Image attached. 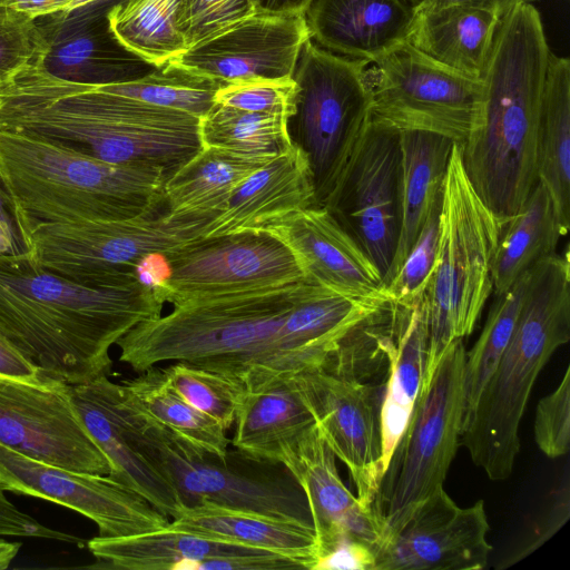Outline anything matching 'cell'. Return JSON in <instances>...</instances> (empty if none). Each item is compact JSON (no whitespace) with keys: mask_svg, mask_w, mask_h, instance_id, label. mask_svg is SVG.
<instances>
[{"mask_svg":"<svg viewBox=\"0 0 570 570\" xmlns=\"http://www.w3.org/2000/svg\"><path fill=\"white\" fill-rule=\"evenodd\" d=\"M164 304L138 275L83 285L0 258V335L43 376L69 385L108 375L110 347Z\"/></svg>","mask_w":570,"mask_h":570,"instance_id":"6da1fadb","label":"cell"},{"mask_svg":"<svg viewBox=\"0 0 570 570\" xmlns=\"http://www.w3.org/2000/svg\"><path fill=\"white\" fill-rule=\"evenodd\" d=\"M0 130L56 140L114 164L159 167L167 177L202 148L199 118L56 78L33 62L0 81Z\"/></svg>","mask_w":570,"mask_h":570,"instance_id":"7a4b0ae2","label":"cell"},{"mask_svg":"<svg viewBox=\"0 0 570 570\" xmlns=\"http://www.w3.org/2000/svg\"><path fill=\"white\" fill-rule=\"evenodd\" d=\"M304 284L173 304L170 313L137 324L116 343L119 361L136 373L184 362L236 379L249 392L313 371L282 336Z\"/></svg>","mask_w":570,"mask_h":570,"instance_id":"3957f363","label":"cell"},{"mask_svg":"<svg viewBox=\"0 0 570 570\" xmlns=\"http://www.w3.org/2000/svg\"><path fill=\"white\" fill-rule=\"evenodd\" d=\"M550 49L532 3L515 7L495 32L482 92L461 160L475 193L502 226L538 181V129Z\"/></svg>","mask_w":570,"mask_h":570,"instance_id":"277c9868","label":"cell"},{"mask_svg":"<svg viewBox=\"0 0 570 570\" xmlns=\"http://www.w3.org/2000/svg\"><path fill=\"white\" fill-rule=\"evenodd\" d=\"M569 340V254L553 253L529 269L511 340L462 428L460 445L490 480L511 475L532 389L554 352Z\"/></svg>","mask_w":570,"mask_h":570,"instance_id":"5b68a950","label":"cell"},{"mask_svg":"<svg viewBox=\"0 0 570 570\" xmlns=\"http://www.w3.org/2000/svg\"><path fill=\"white\" fill-rule=\"evenodd\" d=\"M0 174L31 226L132 218L165 206L163 168L109 163L21 132L0 130Z\"/></svg>","mask_w":570,"mask_h":570,"instance_id":"8992f818","label":"cell"},{"mask_svg":"<svg viewBox=\"0 0 570 570\" xmlns=\"http://www.w3.org/2000/svg\"><path fill=\"white\" fill-rule=\"evenodd\" d=\"M499 235V222L475 193L460 144L454 142L442 187L436 265L425 291L429 341L423 380L454 340L473 332L493 291Z\"/></svg>","mask_w":570,"mask_h":570,"instance_id":"52a82bcc","label":"cell"},{"mask_svg":"<svg viewBox=\"0 0 570 570\" xmlns=\"http://www.w3.org/2000/svg\"><path fill=\"white\" fill-rule=\"evenodd\" d=\"M114 403L130 442L175 488L185 507L212 503L314 529L307 498L285 465L237 450H228L224 460L198 452L129 404L118 383Z\"/></svg>","mask_w":570,"mask_h":570,"instance_id":"ba28073f","label":"cell"},{"mask_svg":"<svg viewBox=\"0 0 570 570\" xmlns=\"http://www.w3.org/2000/svg\"><path fill=\"white\" fill-rule=\"evenodd\" d=\"M465 355L463 340H454L422 382L372 503L383 525L382 541L403 524L420 502L443 487L464 422Z\"/></svg>","mask_w":570,"mask_h":570,"instance_id":"9c48e42d","label":"cell"},{"mask_svg":"<svg viewBox=\"0 0 570 570\" xmlns=\"http://www.w3.org/2000/svg\"><path fill=\"white\" fill-rule=\"evenodd\" d=\"M370 61L333 53L308 39L292 79V142L306 155L317 207H322L353 151L371 111Z\"/></svg>","mask_w":570,"mask_h":570,"instance_id":"30bf717a","label":"cell"},{"mask_svg":"<svg viewBox=\"0 0 570 570\" xmlns=\"http://www.w3.org/2000/svg\"><path fill=\"white\" fill-rule=\"evenodd\" d=\"M209 219H180L166 210L125 219L39 223L31 265L83 285L137 276L150 256H165L204 238Z\"/></svg>","mask_w":570,"mask_h":570,"instance_id":"8fae6325","label":"cell"},{"mask_svg":"<svg viewBox=\"0 0 570 570\" xmlns=\"http://www.w3.org/2000/svg\"><path fill=\"white\" fill-rule=\"evenodd\" d=\"M370 116L400 131L417 130L462 144L482 92L474 79L431 59L407 40L366 68Z\"/></svg>","mask_w":570,"mask_h":570,"instance_id":"7c38bea8","label":"cell"},{"mask_svg":"<svg viewBox=\"0 0 570 570\" xmlns=\"http://www.w3.org/2000/svg\"><path fill=\"white\" fill-rule=\"evenodd\" d=\"M322 207L387 282L402 225L401 131L371 116Z\"/></svg>","mask_w":570,"mask_h":570,"instance_id":"4fadbf2b","label":"cell"},{"mask_svg":"<svg viewBox=\"0 0 570 570\" xmlns=\"http://www.w3.org/2000/svg\"><path fill=\"white\" fill-rule=\"evenodd\" d=\"M163 257L159 293L170 304L305 282L291 249L263 230L202 238Z\"/></svg>","mask_w":570,"mask_h":570,"instance_id":"5bb4252c","label":"cell"},{"mask_svg":"<svg viewBox=\"0 0 570 570\" xmlns=\"http://www.w3.org/2000/svg\"><path fill=\"white\" fill-rule=\"evenodd\" d=\"M0 444L70 471L108 475L109 461L87 432L70 385L0 375Z\"/></svg>","mask_w":570,"mask_h":570,"instance_id":"9a60e30c","label":"cell"},{"mask_svg":"<svg viewBox=\"0 0 570 570\" xmlns=\"http://www.w3.org/2000/svg\"><path fill=\"white\" fill-rule=\"evenodd\" d=\"M0 482L6 491L36 497L94 521L99 537L121 538L168 527V517L141 494L104 474L42 463L0 444Z\"/></svg>","mask_w":570,"mask_h":570,"instance_id":"2e32d148","label":"cell"},{"mask_svg":"<svg viewBox=\"0 0 570 570\" xmlns=\"http://www.w3.org/2000/svg\"><path fill=\"white\" fill-rule=\"evenodd\" d=\"M294 380L322 439L348 469L360 503L372 509L381 481L379 387L324 371L304 372Z\"/></svg>","mask_w":570,"mask_h":570,"instance_id":"e0dca14e","label":"cell"},{"mask_svg":"<svg viewBox=\"0 0 570 570\" xmlns=\"http://www.w3.org/2000/svg\"><path fill=\"white\" fill-rule=\"evenodd\" d=\"M311 39L305 14L256 11L187 48L167 63L222 85L292 78Z\"/></svg>","mask_w":570,"mask_h":570,"instance_id":"ac0fdd59","label":"cell"},{"mask_svg":"<svg viewBox=\"0 0 570 570\" xmlns=\"http://www.w3.org/2000/svg\"><path fill=\"white\" fill-rule=\"evenodd\" d=\"M484 501L459 507L441 487L375 552L374 570H481L492 547Z\"/></svg>","mask_w":570,"mask_h":570,"instance_id":"d6986e66","label":"cell"},{"mask_svg":"<svg viewBox=\"0 0 570 570\" xmlns=\"http://www.w3.org/2000/svg\"><path fill=\"white\" fill-rule=\"evenodd\" d=\"M118 1L36 17L39 40L31 62L50 76L87 85L131 82L153 73L158 68L126 49L109 28L107 13Z\"/></svg>","mask_w":570,"mask_h":570,"instance_id":"ffe728a7","label":"cell"},{"mask_svg":"<svg viewBox=\"0 0 570 570\" xmlns=\"http://www.w3.org/2000/svg\"><path fill=\"white\" fill-rule=\"evenodd\" d=\"M104 568L126 570L303 569L278 553L168 527L141 534L87 542Z\"/></svg>","mask_w":570,"mask_h":570,"instance_id":"44dd1931","label":"cell"},{"mask_svg":"<svg viewBox=\"0 0 570 570\" xmlns=\"http://www.w3.org/2000/svg\"><path fill=\"white\" fill-rule=\"evenodd\" d=\"M262 230L291 249L306 283L352 298L384 296L379 269L326 208L294 212Z\"/></svg>","mask_w":570,"mask_h":570,"instance_id":"7402d4cb","label":"cell"},{"mask_svg":"<svg viewBox=\"0 0 570 570\" xmlns=\"http://www.w3.org/2000/svg\"><path fill=\"white\" fill-rule=\"evenodd\" d=\"M335 458L315 425L284 464L307 498L317 539V561L342 537L368 546L374 553L383 538L381 521L345 487Z\"/></svg>","mask_w":570,"mask_h":570,"instance_id":"603a6c76","label":"cell"},{"mask_svg":"<svg viewBox=\"0 0 570 570\" xmlns=\"http://www.w3.org/2000/svg\"><path fill=\"white\" fill-rule=\"evenodd\" d=\"M108 375L70 385L77 413L109 461L108 476L141 494L157 510L176 519L185 505L175 488L128 439L114 403Z\"/></svg>","mask_w":570,"mask_h":570,"instance_id":"cb8c5ba5","label":"cell"},{"mask_svg":"<svg viewBox=\"0 0 570 570\" xmlns=\"http://www.w3.org/2000/svg\"><path fill=\"white\" fill-rule=\"evenodd\" d=\"M309 207H317L309 163L293 142L242 181L225 209L208 223L204 238L259 232Z\"/></svg>","mask_w":570,"mask_h":570,"instance_id":"d4e9b609","label":"cell"},{"mask_svg":"<svg viewBox=\"0 0 570 570\" xmlns=\"http://www.w3.org/2000/svg\"><path fill=\"white\" fill-rule=\"evenodd\" d=\"M414 18L405 0H313L305 12L316 45L370 62L406 41Z\"/></svg>","mask_w":570,"mask_h":570,"instance_id":"484cf974","label":"cell"},{"mask_svg":"<svg viewBox=\"0 0 570 570\" xmlns=\"http://www.w3.org/2000/svg\"><path fill=\"white\" fill-rule=\"evenodd\" d=\"M235 424L230 443L237 451L283 465L316 425L294 376L248 391Z\"/></svg>","mask_w":570,"mask_h":570,"instance_id":"4316f807","label":"cell"},{"mask_svg":"<svg viewBox=\"0 0 570 570\" xmlns=\"http://www.w3.org/2000/svg\"><path fill=\"white\" fill-rule=\"evenodd\" d=\"M168 528L272 551L303 569L314 570L318 558L313 528L212 503L185 507Z\"/></svg>","mask_w":570,"mask_h":570,"instance_id":"83f0119b","label":"cell"},{"mask_svg":"<svg viewBox=\"0 0 570 570\" xmlns=\"http://www.w3.org/2000/svg\"><path fill=\"white\" fill-rule=\"evenodd\" d=\"M500 21L492 11L466 6L415 12L406 40L436 62L481 79Z\"/></svg>","mask_w":570,"mask_h":570,"instance_id":"f1b7e54d","label":"cell"},{"mask_svg":"<svg viewBox=\"0 0 570 570\" xmlns=\"http://www.w3.org/2000/svg\"><path fill=\"white\" fill-rule=\"evenodd\" d=\"M272 158L202 146L166 178V213L174 218L213 220L225 209L242 181Z\"/></svg>","mask_w":570,"mask_h":570,"instance_id":"f546056e","label":"cell"},{"mask_svg":"<svg viewBox=\"0 0 570 570\" xmlns=\"http://www.w3.org/2000/svg\"><path fill=\"white\" fill-rule=\"evenodd\" d=\"M428 341L429 315L424 293L406 306L396 352L387 365V380L380 407L381 479L419 396L425 373Z\"/></svg>","mask_w":570,"mask_h":570,"instance_id":"4dcf8cb0","label":"cell"},{"mask_svg":"<svg viewBox=\"0 0 570 570\" xmlns=\"http://www.w3.org/2000/svg\"><path fill=\"white\" fill-rule=\"evenodd\" d=\"M537 174L566 236L570 227V60L551 51L540 107Z\"/></svg>","mask_w":570,"mask_h":570,"instance_id":"1f68e13d","label":"cell"},{"mask_svg":"<svg viewBox=\"0 0 570 570\" xmlns=\"http://www.w3.org/2000/svg\"><path fill=\"white\" fill-rule=\"evenodd\" d=\"M453 144V140L433 132L401 131L402 225L385 285L397 273L422 230L431 208L442 195Z\"/></svg>","mask_w":570,"mask_h":570,"instance_id":"d6a6232c","label":"cell"},{"mask_svg":"<svg viewBox=\"0 0 570 570\" xmlns=\"http://www.w3.org/2000/svg\"><path fill=\"white\" fill-rule=\"evenodd\" d=\"M119 387L129 404L178 442L220 460L227 456L226 431L185 402L167 383L163 367L151 366Z\"/></svg>","mask_w":570,"mask_h":570,"instance_id":"836d02e7","label":"cell"},{"mask_svg":"<svg viewBox=\"0 0 570 570\" xmlns=\"http://www.w3.org/2000/svg\"><path fill=\"white\" fill-rule=\"evenodd\" d=\"M562 236L552 199L538 180L520 212L500 226L492 264L494 294L507 292L539 261L556 253Z\"/></svg>","mask_w":570,"mask_h":570,"instance_id":"e575fe53","label":"cell"},{"mask_svg":"<svg viewBox=\"0 0 570 570\" xmlns=\"http://www.w3.org/2000/svg\"><path fill=\"white\" fill-rule=\"evenodd\" d=\"M179 0H119L107 13L109 28L129 51L160 68L186 49L178 27Z\"/></svg>","mask_w":570,"mask_h":570,"instance_id":"d590c367","label":"cell"},{"mask_svg":"<svg viewBox=\"0 0 570 570\" xmlns=\"http://www.w3.org/2000/svg\"><path fill=\"white\" fill-rule=\"evenodd\" d=\"M199 136L202 146L258 158H272L293 145L286 117L220 104L199 119Z\"/></svg>","mask_w":570,"mask_h":570,"instance_id":"8d00e7d4","label":"cell"},{"mask_svg":"<svg viewBox=\"0 0 570 570\" xmlns=\"http://www.w3.org/2000/svg\"><path fill=\"white\" fill-rule=\"evenodd\" d=\"M527 271L503 294L495 295L482 332L466 352L464 363V422L472 414L480 394L507 348L520 313L528 279Z\"/></svg>","mask_w":570,"mask_h":570,"instance_id":"74e56055","label":"cell"},{"mask_svg":"<svg viewBox=\"0 0 570 570\" xmlns=\"http://www.w3.org/2000/svg\"><path fill=\"white\" fill-rule=\"evenodd\" d=\"M222 86L224 85L166 63L141 79L100 87L150 105L184 111L200 119L215 105L216 91Z\"/></svg>","mask_w":570,"mask_h":570,"instance_id":"f35d334b","label":"cell"},{"mask_svg":"<svg viewBox=\"0 0 570 570\" xmlns=\"http://www.w3.org/2000/svg\"><path fill=\"white\" fill-rule=\"evenodd\" d=\"M169 386L190 406L212 417L225 431L236 421L248 392L236 379L184 362L163 367Z\"/></svg>","mask_w":570,"mask_h":570,"instance_id":"ab89813d","label":"cell"},{"mask_svg":"<svg viewBox=\"0 0 570 570\" xmlns=\"http://www.w3.org/2000/svg\"><path fill=\"white\" fill-rule=\"evenodd\" d=\"M442 195L436 199L414 245L397 273L383 287L384 296L394 303L412 304L429 285L436 265L439 222Z\"/></svg>","mask_w":570,"mask_h":570,"instance_id":"60d3db41","label":"cell"},{"mask_svg":"<svg viewBox=\"0 0 570 570\" xmlns=\"http://www.w3.org/2000/svg\"><path fill=\"white\" fill-rule=\"evenodd\" d=\"M256 11V0H179L178 27L189 48Z\"/></svg>","mask_w":570,"mask_h":570,"instance_id":"b9f144b4","label":"cell"},{"mask_svg":"<svg viewBox=\"0 0 570 570\" xmlns=\"http://www.w3.org/2000/svg\"><path fill=\"white\" fill-rule=\"evenodd\" d=\"M294 94L292 78L249 80L222 86L216 91L215 104L288 119L294 114Z\"/></svg>","mask_w":570,"mask_h":570,"instance_id":"7bdbcfd3","label":"cell"},{"mask_svg":"<svg viewBox=\"0 0 570 570\" xmlns=\"http://www.w3.org/2000/svg\"><path fill=\"white\" fill-rule=\"evenodd\" d=\"M534 440L550 459L563 456L570 450V366L559 385L537 405Z\"/></svg>","mask_w":570,"mask_h":570,"instance_id":"ee69618b","label":"cell"},{"mask_svg":"<svg viewBox=\"0 0 570 570\" xmlns=\"http://www.w3.org/2000/svg\"><path fill=\"white\" fill-rule=\"evenodd\" d=\"M38 40L35 17L0 7V81L35 59Z\"/></svg>","mask_w":570,"mask_h":570,"instance_id":"f6af8a7d","label":"cell"},{"mask_svg":"<svg viewBox=\"0 0 570 570\" xmlns=\"http://www.w3.org/2000/svg\"><path fill=\"white\" fill-rule=\"evenodd\" d=\"M31 232L0 174V258L31 264Z\"/></svg>","mask_w":570,"mask_h":570,"instance_id":"bcb514c9","label":"cell"},{"mask_svg":"<svg viewBox=\"0 0 570 570\" xmlns=\"http://www.w3.org/2000/svg\"><path fill=\"white\" fill-rule=\"evenodd\" d=\"M4 492L6 489L0 482V537L41 538L69 543L81 541L75 535L41 524L10 502Z\"/></svg>","mask_w":570,"mask_h":570,"instance_id":"7dc6e473","label":"cell"},{"mask_svg":"<svg viewBox=\"0 0 570 570\" xmlns=\"http://www.w3.org/2000/svg\"><path fill=\"white\" fill-rule=\"evenodd\" d=\"M374 564L372 548L350 537H342L318 559L314 570H374Z\"/></svg>","mask_w":570,"mask_h":570,"instance_id":"c3c4849f","label":"cell"},{"mask_svg":"<svg viewBox=\"0 0 570 570\" xmlns=\"http://www.w3.org/2000/svg\"><path fill=\"white\" fill-rule=\"evenodd\" d=\"M0 375L26 381L45 379L40 371L27 361L11 344L0 335Z\"/></svg>","mask_w":570,"mask_h":570,"instance_id":"681fc988","label":"cell"},{"mask_svg":"<svg viewBox=\"0 0 570 570\" xmlns=\"http://www.w3.org/2000/svg\"><path fill=\"white\" fill-rule=\"evenodd\" d=\"M534 1L537 0H425L415 9V12L430 11L449 6H466L492 11L502 19L515 7Z\"/></svg>","mask_w":570,"mask_h":570,"instance_id":"f907efd6","label":"cell"},{"mask_svg":"<svg viewBox=\"0 0 570 570\" xmlns=\"http://www.w3.org/2000/svg\"><path fill=\"white\" fill-rule=\"evenodd\" d=\"M71 1L72 0H7L6 6L36 18L65 10Z\"/></svg>","mask_w":570,"mask_h":570,"instance_id":"816d5d0a","label":"cell"},{"mask_svg":"<svg viewBox=\"0 0 570 570\" xmlns=\"http://www.w3.org/2000/svg\"><path fill=\"white\" fill-rule=\"evenodd\" d=\"M313 0H256L257 11L305 14Z\"/></svg>","mask_w":570,"mask_h":570,"instance_id":"f5cc1de1","label":"cell"},{"mask_svg":"<svg viewBox=\"0 0 570 570\" xmlns=\"http://www.w3.org/2000/svg\"><path fill=\"white\" fill-rule=\"evenodd\" d=\"M20 549L18 542H9L0 539V570L7 569L16 558Z\"/></svg>","mask_w":570,"mask_h":570,"instance_id":"db71d44e","label":"cell"},{"mask_svg":"<svg viewBox=\"0 0 570 570\" xmlns=\"http://www.w3.org/2000/svg\"><path fill=\"white\" fill-rule=\"evenodd\" d=\"M104 1H117V0H72L70 4L65 10H72L77 8H82L92 3L104 2Z\"/></svg>","mask_w":570,"mask_h":570,"instance_id":"11a10c76","label":"cell"},{"mask_svg":"<svg viewBox=\"0 0 570 570\" xmlns=\"http://www.w3.org/2000/svg\"><path fill=\"white\" fill-rule=\"evenodd\" d=\"M410 6L414 8V10L421 6L425 0H405Z\"/></svg>","mask_w":570,"mask_h":570,"instance_id":"9f6ffc18","label":"cell"}]
</instances>
